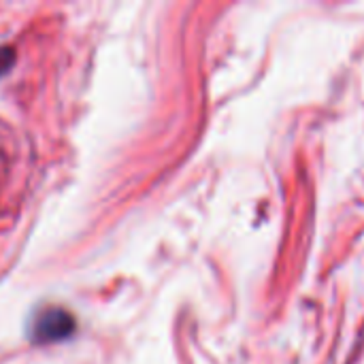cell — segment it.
<instances>
[{"mask_svg": "<svg viewBox=\"0 0 364 364\" xmlns=\"http://www.w3.org/2000/svg\"><path fill=\"white\" fill-rule=\"evenodd\" d=\"M73 331H75L73 316L60 307H49L34 318L30 337L36 343H49V341H62L70 337Z\"/></svg>", "mask_w": 364, "mask_h": 364, "instance_id": "1", "label": "cell"}]
</instances>
